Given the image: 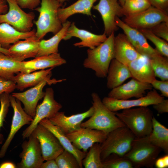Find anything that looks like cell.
Masks as SVG:
<instances>
[{
    "mask_svg": "<svg viewBox=\"0 0 168 168\" xmlns=\"http://www.w3.org/2000/svg\"><path fill=\"white\" fill-rule=\"evenodd\" d=\"M64 80L51 79L44 80L25 91L13 93L11 95L23 104L25 112L33 118L39 101L44 97L45 92L43 91L44 87L47 84L50 85Z\"/></svg>",
    "mask_w": 168,
    "mask_h": 168,
    "instance_id": "7c38bea8",
    "label": "cell"
},
{
    "mask_svg": "<svg viewBox=\"0 0 168 168\" xmlns=\"http://www.w3.org/2000/svg\"><path fill=\"white\" fill-rule=\"evenodd\" d=\"M91 97L93 113L88 120L81 123V127L100 130L108 134L117 128L126 126L116 113L104 105L97 93H92Z\"/></svg>",
    "mask_w": 168,
    "mask_h": 168,
    "instance_id": "6da1fadb",
    "label": "cell"
},
{
    "mask_svg": "<svg viewBox=\"0 0 168 168\" xmlns=\"http://www.w3.org/2000/svg\"><path fill=\"white\" fill-rule=\"evenodd\" d=\"M9 98L14 114L10 133L0 151V158L3 157L11 142L17 132L23 126L30 124L33 118L27 114L22 107L20 101L11 95Z\"/></svg>",
    "mask_w": 168,
    "mask_h": 168,
    "instance_id": "2e32d148",
    "label": "cell"
},
{
    "mask_svg": "<svg viewBox=\"0 0 168 168\" xmlns=\"http://www.w3.org/2000/svg\"><path fill=\"white\" fill-rule=\"evenodd\" d=\"M40 0H17L16 2L21 8L32 10L39 4Z\"/></svg>",
    "mask_w": 168,
    "mask_h": 168,
    "instance_id": "7bdbcfd3",
    "label": "cell"
},
{
    "mask_svg": "<svg viewBox=\"0 0 168 168\" xmlns=\"http://www.w3.org/2000/svg\"><path fill=\"white\" fill-rule=\"evenodd\" d=\"M127 65L132 78L150 84L156 79L150 58L145 55H141Z\"/></svg>",
    "mask_w": 168,
    "mask_h": 168,
    "instance_id": "cb8c5ba5",
    "label": "cell"
},
{
    "mask_svg": "<svg viewBox=\"0 0 168 168\" xmlns=\"http://www.w3.org/2000/svg\"><path fill=\"white\" fill-rule=\"evenodd\" d=\"M114 32L99 46L87 50V57L83 63L84 67L93 70L98 77H106L110 62L114 58Z\"/></svg>",
    "mask_w": 168,
    "mask_h": 168,
    "instance_id": "3957f363",
    "label": "cell"
},
{
    "mask_svg": "<svg viewBox=\"0 0 168 168\" xmlns=\"http://www.w3.org/2000/svg\"><path fill=\"white\" fill-rule=\"evenodd\" d=\"M103 168H133L131 162L124 156L111 154L102 161Z\"/></svg>",
    "mask_w": 168,
    "mask_h": 168,
    "instance_id": "8d00e7d4",
    "label": "cell"
},
{
    "mask_svg": "<svg viewBox=\"0 0 168 168\" xmlns=\"http://www.w3.org/2000/svg\"><path fill=\"white\" fill-rule=\"evenodd\" d=\"M148 0L137 1L126 0L122 6L123 16H127L142 11L151 6Z\"/></svg>",
    "mask_w": 168,
    "mask_h": 168,
    "instance_id": "d590c367",
    "label": "cell"
},
{
    "mask_svg": "<svg viewBox=\"0 0 168 168\" xmlns=\"http://www.w3.org/2000/svg\"><path fill=\"white\" fill-rule=\"evenodd\" d=\"M52 133L57 138L64 149L72 153L76 157L81 168H82V160L86 156L85 153L75 147L63 132L57 125L52 124L48 119H44L39 123Z\"/></svg>",
    "mask_w": 168,
    "mask_h": 168,
    "instance_id": "d4e9b609",
    "label": "cell"
},
{
    "mask_svg": "<svg viewBox=\"0 0 168 168\" xmlns=\"http://www.w3.org/2000/svg\"><path fill=\"white\" fill-rule=\"evenodd\" d=\"M154 165L157 168H167L168 167V155H166L156 160Z\"/></svg>",
    "mask_w": 168,
    "mask_h": 168,
    "instance_id": "bcb514c9",
    "label": "cell"
},
{
    "mask_svg": "<svg viewBox=\"0 0 168 168\" xmlns=\"http://www.w3.org/2000/svg\"><path fill=\"white\" fill-rule=\"evenodd\" d=\"M93 112L92 106L84 112L70 116H66L64 112L58 111L49 119L52 124L58 126L65 134H67L80 128L82 121L85 119L91 117Z\"/></svg>",
    "mask_w": 168,
    "mask_h": 168,
    "instance_id": "ffe728a7",
    "label": "cell"
},
{
    "mask_svg": "<svg viewBox=\"0 0 168 168\" xmlns=\"http://www.w3.org/2000/svg\"><path fill=\"white\" fill-rule=\"evenodd\" d=\"M152 88L151 84L132 78L126 83L111 89L108 97L119 100H127L133 97L138 98L144 96L147 91Z\"/></svg>",
    "mask_w": 168,
    "mask_h": 168,
    "instance_id": "ac0fdd59",
    "label": "cell"
},
{
    "mask_svg": "<svg viewBox=\"0 0 168 168\" xmlns=\"http://www.w3.org/2000/svg\"><path fill=\"white\" fill-rule=\"evenodd\" d=\"M0 52L10 56V54L8 49L3 48L0 46Z\"/></svg>",
    "mask_w": 168,
    "mask_h": 168,
    "instance_id": "f907efd6",
    "label": "cell"
},
{
    "mask_svg": "<svg viewBox=\"0 0 168 168\" xmlns=\"http://www.w3.org/2000/svg\"><path fill=\"white\" fill-rule=\"evenodd\" d=\"M123 21L138 30L149 29L160 22H168V13L151 6L140 12L125 16Z\"/></svg>",
    "mask_w": 168,
    "mask_h": 168,
    "instance_id": "9c48e42d",
    "label": "cell"
},
{
    "mask_svg": "<svg viewBox=\"0 0 168 168\" xmlns=\"http://www.w3.org/2000/svg\"><path fill=\"white\" fill-rule=\"evenodd\" d=\"M54 68L29 73H18L13 78L16 83V89L22 91L25 88L37 85L42 81L50 79L52 70Z\"/></svg>",
    "mask_w": 168,
    "mask_h": 168,
    "instance_id": "484cf974",
    "label": "cell"
},
{
    "mask_svg": "<svg viewBox=\"0 0 168 168\" xmlns=\"http://www.w3.org/2000/svg\"><path fill=\"white\" fill-rule=\"evenodd\" d=\"M62 106L54 99V91L52 88H47L42 102L36 107L35 114L33 120L23 131L22 136L23 138H28L32 131L44 119H49L58 112Z\"/></svg>",
    "mask_w": 168,
    "mask_h": 168,
    "instance_id": "ba28073f",
    "label": "cell"
},
{
    "mask_svg": "<svg viewBox=\"0 0 168 168\" xmlns=\"http://www.w3.org/2000/svg\"><path fill=\"white\" fill-rule=\"evenodd\" d=\"M55 160L58 168H81L75 156L65 149Z\"/></svg>",
    "mask_w": 168,
    "mask_h": 168,
    "instance_id": "74e56055",
    "label": "cell"
},
{
    "mask_svg": "<svg viewBox=\"0 0 168 168\" xmlns=\"http://www.w3.org/2000/svg\"><path fill=\"white\" fill-rule=\"evenodd\" d=\"M46 161V162L43 163L40 168H58L55 160Z\"/></svg>",
    "mask_w": 168,
    "mask_h": 168,
    "instance_id": "7dc6e473",
    "label": "cell"
},
{
    "mask_svg": "<svg viewBox=\"0 0 168 168\" xmlns=\"http://www.w3.org/2000/svg\"><path fill=\"white\" fill-rule=\"evenodd\" d=\"M141 55L124 33H119L114 40V58L128 65Z\"/></svg>",
    "mask_w": 168,
    "mask_h": 168,
    "instance_id": "7402d4cb",
    "label": "cell"
},
{
    "mask_svg": "<svg viewBox=\"0 0 168 168\" xmlns=\"http://www.w3.org/2000/svg\"><path fill=\"white\" fill-rule=\"evenodd\" d=\"M115 21L117 26L123 30L133 46L140 54L150 58L160 54L149 44L147 39L138 30L129 26L119 17H116Z\"/></svg>",
    "mask_w": 168,
    "mask_h": 168,
    "instance_id": "e0dca14e",
    "label": "cell"
},
{
    "mask_svg": "<svg viewBox=\"0 0 168 168\" xmlns=\"http://www.w3.org/2000/svg\"><path fill=\"white\" fill-rule=\"evenodd\" d=\"M151 84L153 87L160 91L161 96L168 97V80H159L156 79Z\"/></svg>",
    "mask_w": 168,
    "mask_h": 168,
    "instance_id": "b9f144b4",
    "label": "cell"
},
{
    "mask_svg": "<svg viewBox=\"0 0 168 168\" xmlns=\"http://www.w3.org/2000/svg\"><path fill=\"white\" fill-rule=\"evenodd\" d=\"M130 0L137 1H146V0Z\"/></svg>",
    "mask_w": 168,
    "mask_h": 168,
    "instance_id": "11a10c76",
    "label": "cell"
},
{
    "mask_svg": "<svg viewBox=\"0 0 168 168\" xmlns=\"http://www.w3.org/2000/svg\"><path fill=\"white\" fill-rule=\"evenodd\" d=\"M92 8L100 14L104 25V33L107 36L119 29L115 21V18L123 15L122 6L118 0H100L99 3L93 6Z\"/></svg>",
    "mask_w": 168,
    "mask_h": 168,
    "instance_id": "4fadbf2b",
    "label": "cell"
},
{
    "mask_svg": "<svg viewBox=\"0 0 168 168\" xmlns=\"http://www.w3.org/2000/svg\"><path fill=\"white\" fill-rule=\"evenodd\" d=\"M36 31L22 32H20L6 23L0 24V46L8 49L12 44H14L21 40H24L35 35Z\"/></svg>",
    "mask_w": 168,
    "mask_h": 168,
    "instance_id": "83f0119b",
    "label": "cell"
},
{
    "mask_svg": "<svg viewBox=\"0 0 168 168\" xmlns=\"http://www.w3.org/2000/svg\"><path fill=\"white\" fill-rule=\"evenodd\" d=\"M150 62L156 77L161 80H168V58L161 54L150 58Z\"/></svg>",
    "mask_w": 168,
    "mask_h": 168,
    "instance_id": "836d02e7",
    "label": "cell"
},
{
    "mask_svg": "<svg viewBox=\"0 0 168 168\" xmlns=\"http://www.w3.org/2000/svg\"><path fill=\"white\" fill-rule=\"evenodd\" d=\"M151 6L160 10L168 12V0H148Z\"/></svg>",
    "mask_w": 168,
    "mask_h": 168,
    "instance_id": "ee69618b",
    "label": "cell"
},
{
    "mask_svg": "<svg viewBox=\"0 0 168 168\" xmlns=\"http://www.w3.org/2000/svg\"><path fill=\"white\" fill-rule=\"evenodd\" d=\"M107 135L100 130L82 127L66 134L75 147L79 150H82L85 153H86L88 149L94 143H102L106 138Z\"/></svg>",
    "mask_w": 168,
    "mask_h": 168,
    "instance_id": "9a60e30c",
    "label": "cell"
},
{
    "mask_svg": "<svg viewBox=\"0 0 168 168\" xmlns=\"http://www.w3.org/2000/svg\"><path fill=\"white\" fill-rule=\"evenodd\" d=\"M3 139V136L0 133V143H2Z\"/></svg>",
    "mask_w": 168,
    "mask_h": 168,
    "instance_id": "f5cc1de1",
    "label": "cell"
},
{
    "mask_svg": "<svg viewBox=\"0 0 168 168\" xmlns=\"http://www.w3.org/2000/svg\"><path fill=\"white\" fill-rule=\"evenodd\" d=\"M147 39L155 45V49L162 55L168 57V42L156 36L149 29L138 30Z\"/></svg>",
    "mask_w": 168,
    "mask_h": 168,
    "instance_id": "e575fe53",
    "label": "cell"
},
{
    "mask_svg": "<svg viewBox=\"0 0 168 168\" xmlns=\"http://www.w3.org/2000/svg\"><path fill=\"white\" fill-rule=\"evenodd\" d=\"M28 141L22 143V151L19 155L21 160L17 164L19 168H40L44 161L38 139L30 135Z\"/></svg>",
    "mask_w": 168,
    "mask_h": 168,
    "instance_id": "5bb4252c",
    "label": "cell"
},
{
    "mask_svg": "<svg viewBox=\"0 0 168 168\" xmlns=\"http://www.w3.org/2000/svg\"><path fill=\"white\" fill-rule=\"evenodd\" d=\"M136 138L126 126L110 132L100 145V158L102 161L111 154L124 156L130 150Z\"/></svg>",
    "mask_w": 168,
    "mask_h": 168,
    "instance_id": "5b68a950",
    "label": "cell"
},
{
    "mask_svg": "<svg viewBox=\"0 0 168 168\" xmlns=\"http://www.w3.org/2000/svg\"><path fill=\"white\" fill-rule=\"evenodd\" d=\"M6 0H0V14L6 13L8 7Z\"/></svg>",
    "mask_w": 168,
    "mask_h": 168,
    "instance_id": "c3c4849f",
    "label": "cell"
},
{
    "mask_svg": "<svg viewBox=\"0 0 168 168\" xmlns=\"http://www.w3.org/2000/svg\"><path fill=\"white\" fill-rule=\"evenodd\" d=\"M118 0L120 5H121L122 6L124 5L126 0Z\"/></svg>",
    "mask_w": 168,
    "mask_h": 168,
    "instance_id": "816d5d0a",
    "label": "cell"
},
{
    "mask_svg": "<svg viewBox=\"0 0 168 168\" xmlns=\"http://www.w3.org/2000/svg\"><path fill=\"white\" fill-rule=\"evenodd\" d=\"M100 152V143H94L90 148L89 152L83 159L82 166L85 168H103Z\"/></svg>",
    "mask_w": 168,
    "mask_h": 168,
    "instance_id": "d6a6232c",
    "label": "cell"
},
{
    "mask_svg": "<svg viewBox=\"0 0 168 168\" xmlns=\"http://www.w3.org/2000/svg\"><path fill=\"white\" fill-rule=\"evenodd\" d=\"M106 77L107 87L112 89L123 84L132 76L128 65L114 58L110 64Z\"/></svg>",
    "mask_w": 168,
    "mask_h": 168,
    "instance_id": "4316f807",
    "label": "cell"
},
{
    "mask_svg": "<svg viewBox=\"0 0 168 168\" xmlns=\"http://www.w3.org/2000/svg\"><path fill=\"white\" fill-rule=\"evenodd\" d=\"M55 0L61 3H63V2H64L65 1H68L69 0Z\"/></svg>",
    "mask_w": 168,
    "mask_h": 168,
    "instance_id": "db71d44e",
    "label": "cell"
},
{
    "mask_svg": "<svg viewBox=\"0 0 168 168\" xmlns=\"http://www.w3.org/2000/svg\"><path fill=\"white\" fill-rule=\"evenodd\" d=\"M31 135L38 140L44 161L55 160L64 150L54 134L40 124Z\"/></svg>",
    "mask_w": 168,
    "mask_h": 168,
    "instance_id": "30bf717a",
    "label": "cell"
},
{
    "mask_svg": "<svg viewBox=\"0 0 168 168\" xmlns=\"http://www.w3.org/2000/svg\"><path fill=\"white\" fill-rule=\"evenodd\" d=\"M73 37L78 38L81 40V41L73 44L75 46L92 49L103 43L108 36L104 33L101 35H96L87 30L80 29L76 27L74 22H72L63 40H67Z\"/></svg>",
    "mask_w": 168,
    "mask_h": 168,
    "instance_id": "d6986e66",
    "label": "cell"
},
{
    "mask_svg": "<svg viewBox=\"0 0 168 168\" xmlns=\"http://www.w3.org/2000/svg\"><path fill=\"white\" fill-rule=\"evenodd\" d=\"M66 63V61L62 58L58 53L37 57L33 60L22 61L20 72L30 73L38 70L54 68Z\"/></svg>",
    "mask_w": 168,
    "mask_h": 168,
    "instance_id": "603a6c76",
    "label": "cell"
},
{
    "mask_svg": "<svg viewBox=\"0 0 168 168\" xmlns=\"http://www.w3.org/2000/svg\"><path fill=\"white\" fill-rule=\"evenodd\" d=\"M17 167L14 163L11 162H5L0 165V168H15Z\"/></svg>",
    "mask_w": 168,
    "mask_h": 168,
    "instance_id": "681fc988",
    "label": "cell"
},
{
    "mask_svg": "<svg viewBox=\"0 0 168 168\" xmlns=\"http://www.w3.org/2000/svg\"><path fill=\"white\" fill-rule=\"evenodd\" d=\"M62 3L55 0H41L40 7L35 8L39 13L38 20L34 23L36 27L35 36L40 40L49 32L54 35L62 27L58 15V9Z\"/></svg>",
    "mask_w": 168,
    "mask_h": 168,
    "instance_id": "277c9868",
    "label": "cell"
},
{
    "mask_svg": "<svg viewBox=\"0 0 168 168\" xmlns=\"http://www.w3.org/2000/svg\"><path fill=\"white\" fill-rule=\"evenodd\" d=\"M149 29L156 36L168 42V22H160Z\"/></svg>",
    "mask_w": 168,
    "mask_h": 168,
    "instance_id": "ab89813d",
    "label": "cell"
},
{
    "mask_svg": "<svg viewBox=\"0 0 168 168\" xmlns=\"http://www.w3.org/2000/svg\"><path fill=\"white\" fill-rule=\"evenodd\" d=\"M9 94L3 93L0 95V128L3 126L10 105L9 98Z\"/></svg>",
    "mask_w": 168,
    "mask_h": 168,
    "instance_id": "f35d334b",
    "label": "cell"
},
{
    "mask_svg": "<svg viewBox=\"0 0 168 168\" xmlns=\"http://www.w3.org/2000/svg\"><path fill=\"white\" fill-rule=\"evenodd\" d=\"M164 97L155 89L150 90L146 95L135 100H119L109 97H105L102 100L104 105L114 112L134 107L148 106L157 104L162 100Z\"/></svg>",
    "mask_w": 168,
    "mask_h": 168,
    "instance_id": "8fae6325",
    "label": "cell"
},
{
    "mask_svg": "<svg viewBox=\"0 0 168 168\" xmlns=\"http://www.w3.org/2000/svg\"><path fill=\"white\" fill-rule=\"evenodd\" d=\"M15 0L16 1H17V0Z\"/></svg>",
    "mask_w": 168,
    "mask_h": 168,
    "instance_id": "9f6ffc18",
    "label": "cell"
},
{
    "mask_svg": "<svg viewBox=\"0 0 168 168\" xmlns=\"http://www.w3.org/2000/svg\"><path fill=\"white\" fill-rule=\"evenodd\" d=\"M8 3L7 12L0 14V24L6 23L17 30L26 32L31 30L35 15L34 13H26L15 0H6Z\"/></svg>",
    "mask_w": 168,
    "mask_h": 168,
    "instance_id": "52a82bcc",
    "label": "cell"
},
{
    "mask_svg": "<svg viewBox=\"0 0 168 168\" xmlns=\"http://www.w3.org/2000/svg\"><path fill=\"white\" fill-rule=\"evenodd\" d=\"M161 150L150 142L147 136L135 138L131 149L124 156L131 162L133 167L152 168Z\"/></svg>",
    "mask_w": 168,
    "mask_h": 168,
    "instance_id": "8992f818",
    "label": "cell"
},
{
    "mask_svg": "<svg viewBox=\"0 0 168 168\" xmlns=\"http://www.w3.org/2000/svg\"><path fill=\"white\" fill-rule=\"evenodd\" d=\"M21 62L0 52V76L13 80L15 74L20 72Z\"/></svg>",
    "mask_w": 168,
    "mask_h": 168,
    "instance_id": "1f68e13d",
    "label": "cell"
},
{
    "mask_svg": "<svg viewBox=\"0 0 168 168\" xmlns=\"http://www.w3.org/2000/svg\"><path fill=\"white\" fill-rule=\"evenodd\" d=\"M71 23L70 21H66L62 23L61 29L51 38L47 40H40L36 57L58 53L59 44L65 37Z\"/></svg>",
    "mask_w": 168,
    "mask_h": 168,
    "instance_id": "f1b7e54d",
    "label": "cell"
},
{
    "mask_svg": "<svg viewBox=\"0 0 168 168\" xmlns=\"http://www.w3.org/2000/svg\"><path fill=\"white\" fill-rule=\"evenodd\" d=\"M16 89V83L13 80L0 76V95L3 93L9 94Z\"/></svg>",
    "mask_w": 168,
    "mask_h": 168,
    "instance_id": "60d3db41",
    "label": "cell"
},
{
    "mask_svg": "<svg viewBox=\"0 0 168 168\" xmlns=\"http://www.w3.org/2000/svg\"><path fill=\"white\" fill-rule=\"evenodd\" d=\"M116 114L136 138L148 136L152 131L153 114L147 106L124 109Z\"/></svg>",
    "mask_w": 168,
    "mask_h": 168,
    "instance_id": "7a4b0ae2",
    "label": "cell"
},
{
    "mask_svg": "<svg viewBox=\"0 0 168 168\" xmlns=\"http://www.w3.org/2000/svg\"><path fill=\"white\" fill-rule=\"evenodd\" d=\"M153 108L159 113L168 112V100L164 99L161 102L153 105Z\"/></svg>",
    "mask_w": 168,
    "mask_h": 168,
    "instance_id": "f6af8a7d",
    "label": "cell"
},
{
    "mask_svg": "<svg viewBox=\"0 0 168 168\" xmlns=\"http://www.w3.org/2000/svg\"><path fill=\"white\" fill-rule=\"evenodd\" d=\"M98 0H78L70 6L58 10L59 18L62 23L66 21L71 16L80 13L91 16V9L94 4Z\"/></svg>",
    "mask_w": 168,
    "mask_h": 168,
    "instance_id": "f546056e",
    "label": "cell"
},
{
    "mask_svg": "<svg viewBox=\"0 0 168 168\" xmlns=\"http://www.w3.org/2000/svg\"><path fill=\"white\" fill-rule=\"evenodd\" d=\"M40 41L35 35L23 40L17 41L11 45L8 49L10 56L20 62L27 58L36 57Z\"/></svg>",
    "mask_w": 168,
    "mask_h": 168,
    "instance_id": "44dd1931",
    "label": "cell"
},
{
    "mask_svg": "<svg viewBox=\"0 0 168 168\" xmlns=\"http://www.w3.org/2000/svg\"><path fill=\"white\" fill-rule=\"evenodd\" d=\"M148 136L150 142L168 154V129L154 117L152 119V130Z\"/></svg>",
    "mask_w": 168,
    "mask_h": 168,
    "instance_id": "4dcf8cb0",
    "label": "cell"
}]
</instances>
